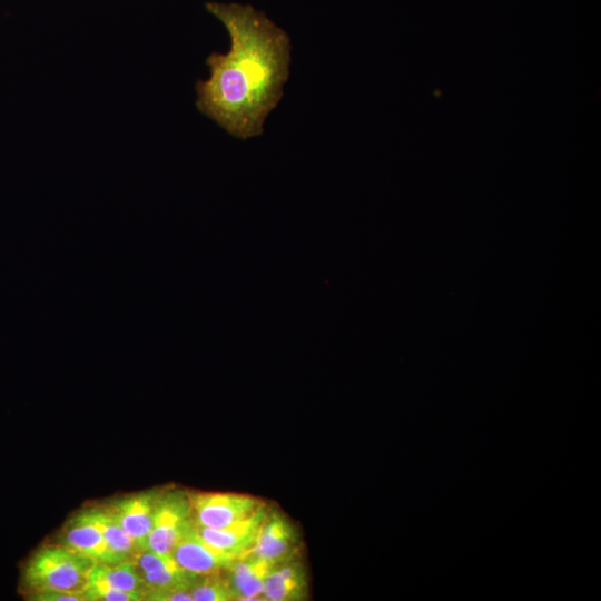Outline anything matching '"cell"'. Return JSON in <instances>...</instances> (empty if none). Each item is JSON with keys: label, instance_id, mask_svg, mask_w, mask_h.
I'll list each match as a JSON object with an SVG mask.
<instances>
[{"label": "cell", "instance_id": "obj_14", "mask_svg": "<svg viewBox=\"0 0 601 601\" xmlns=\"http://www.w3.org/2000/svg\"><path fill=\"white\" fill-rule=\"evenodd\" d=\"M100 565L105 577L116 589L136 597L138 601L145 600L146 587L134 559L115 565Z\"/></svg>", "mask_w": 601, "mask_h": 601}, {"label": "cell", "instance_id": "obj_1", "mask_svg": "<svg viewBox=\"0 0 601 601\" xmlns=\"http://www.w3.org/2000/svg\"><path fill=\"white\" fill-rule=\"evenodd\" d=\"M206 9L225 26L230 48L208 56L209 77L196 85V106L233 137H258L284 96L290 38L250 4L207 2Z\"/></svg>", "mask_w": 601, "mask_h": 601}, {"label": "cell", "instance_id": "obj_4", "mask_svg": "<svg viewBox=\"0 0 601 601\" xmlns=\"http://www.w3.org/2000/svg\"><path fill=\"white\" fill-rule=\"evenodd\" d=\"M194 523L221 529L253 515L264 503L258 499L229 492H188Z\"/></svg>", "mask_w": 601, "mask_h": 601}, {"label": "cell", "instance_id": "obj_11", "mask_svg": "<svg viewBox=\"0 0 601 601\" xmlns=\"http://www.w3.org/2000/svg\"><path fill=\"white\" fill-rule=\"evenodd\" d=\"M267 508L263 505L253 515L221 529L199 526L197 533L210 545L239 556L250 551L255 544L260 523Z\"/></svg>", "mask_w": 601, "mask_h": 601}, {"label": "cell", "instance_id": "obj_13", "mask_svg": "<svg viewBox=\"0 0 601 601\" xmlns=\"http://www.w3.org/2000/svg\"><path fill=\"white\" fill-rule=\"evenodd\" d=\"M88 511L99 526L117 563L132 560L141 551L108 506H92Z\"/></svg>", "mask_w": 601, "mask_h": 601}, {"label": "cell", "instance_id": "obj_8", "mask_svg": "<svg viewBox=\"0 0 601 601\" xmlns=\"http://www.w3.org/2000/svg\"><path fill=\"white\" fill-rule=\"evenodd\" d=\"M60 544L89 558L96 563L118 564L88 509L77 513L67 522L61 533Z\"/></svg>", "mask_w": 601, "mask_h": 601}, {"label": "cell", "instance_id": "obj_9", "mask_svg": "<svg viewBox=\"0 0 601 601\" xmlns=\"http://www.w3.org/2000/svg\"><path fill=\"white\" fill-rule=\"evenodd\" d=\"M147 594L173 588H188L195 573L183 570L171 554H160L151 550H141L135 558Z\"/></svg>", "mask_w": 601, "mask_h": 601}, {"label": "cell", "instance_id": "obj_17", "mask_svg": "<svg viewBox=\"0 0 601 601\" xmlns=\"http://www.w3.org/2000/svg\"><path fill=\"white\" fill-rule=\"evenodd\" d=\"M28 597L33 601H86L83 591L50 590Z\"/></svg>", "mask_w": 601, "mask_h": 601}, {"label": "cell", "instance_id": "obj_2", "mask_svg": "<svg viewBox=\"0 0 601 601\" xmlns=\"http://www.w3.org/2000/svg\"><path fill=\"white\" fill-rule=\"evenodd\" d=\"M95 564L62 544L45 545L27 562L23 587L28 595L50 590L83 591Z\"/></svg>", "mask_w": 601, "mask_h": 601}, {"label": "cell", "instance_id": "obj_10", "mask_svg": "<svg viewBox=\"0 0 601 601\" xmlns=\"http://www.w3.org/2000/svg\"><path fill=\"white\" fill-rule=\"evenodd\" d=\"M274 565L248 551L223 570L234 600H264L267 574Z\"/></svg>", "mask_w": 601, "mask_h": 601}, {"label": "cell", "instance_id": "obj_3", "mask_svg": "<svg viewBox=\"0 0 601 601\" xmlns=\"http://www.w3.org/2000/svg\"><path fill=\"white\" fill-rule=\"evenodd\" d=\"M193 524V509L188 492L161 491L148 535L147 549L160 554H171L176 544Z\"/></svg>", "mask_w": 601, "mask_h": 601}, {"label": "cell", "instance_id": "obj_6", "mask_svg": "<svg viewBox=\"0 0 601 601\" xmlns=\"http://www.w3.org/2000/svg\"><path fill=\"white\" fill-rule=\"evenodd\" d=\"M160 492L159 490H148L128 494L115 500L108 506L140 550L147 549V540Z\"/></svg>", "mask_w": 601, "mask_h": 601}, {"label": "cell", "instance_id": "obj_12", "mask_svg": "<svg viewBox=\"0 0 601 601\" xmlns=\"http://www.w3.org/2000/svg\"><path fill=\"white\" fill-rule=\"evenodd\" d=\"M263 597L268 601H300L308 597L307 572L298 555L270 569Z\"/></svg>", "mask_w": 601, "mask_h": 601}, {"label": "cell", "instance_id": "obj_15", "mask_svg": "<svg viewBox=\"0 0 601 601\" xmlns=\"http://www.w3.org/2000/svg\"><path fill=\"white\" fill-rule=\"evenodd\" d=\"M189 592L193 601H231L234 600L224 572L195 574Z\"/></svg>", "mask_w": 601, "mask_h": 601}, {"label": "cell", "instance_id": "obj_7", "mask_svg": "<svg viewBox=\"0 0 601 601\" xmlns=\"http://www.w3.org/2000/svg\"><path fill=\"white\" fill-rule=\"evenodd\" d=\"M171 555L183 570L195 574L220 572L238 558L207 543L194 524L176 544Z\"/></svg>", "mask_w": 601, "mask_h": 601}, {"label": "cell", "instance_id": "obj_16", "mask_svg": "<svg viewBox=\"0 0 601 601\" xmlns=\"http://www.w3.org/2000/svg\"><path fill=\"white\" fill-rule=\"evenodd\" d=\"M83 593L86 601H138L136 597L116 589L105 577L99 563L92 568Z\"/></svg>", "mask_w": 601, "mask_h": 601}, {"label": "cell", "instance_id": "obj_5", "mask_svg": "<svg viewBox=\"0 0 601 601\" xmlns=\"http://www.w3.org/2000/svg\"><path fill=\"white\" fill-rule=\"evenodd\" d=\"M250 552L275 565L298 555V534L285 515L267 509Z\"/></svg>", "mask_w": 601, "mask_h": 601}]
</instances>
